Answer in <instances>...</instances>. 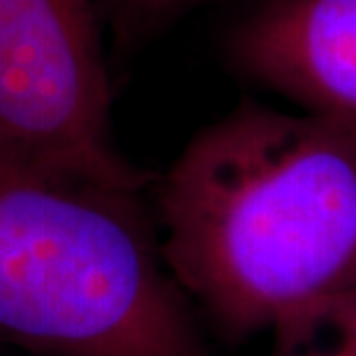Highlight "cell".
<instances>
[{"label": "cell", "mask_w": 356, "mask_h": 356, "mask_svg": "<svg viewBox=\"0 0 356 356\" xmlns=\"http://www.w3.org/2000/svg\"><path fill=\"white\" fill-rule=\"evenodd\" d=\"M97 0H0V162L144 192L118 151Z\"/></svg>", "instance_id": "obj_3"}, {"label": "cell", "mask_w": 356, "mask_h": 356, "mask_svg": "<svg viewBox=\"0 0 356 356\" xmlns=\"http://www.w3.org/2000/svg\"><path fill=\"white\" fill-rule=\"evenodd\" d=\"M209 3L213 0H97L104 31L120 54L139 51Z\"/></svg>", "instance_id": "obj_5"}, {"label": "cell", "mask_w": 356, "mask_h": 356, "mask_svg": "<svg viewBox=\"0 0 356 356\" xmlns=\"http://www.w3.org/2000/svg\"><path fill=\"white\" fill-rule=\"evenodd\" d=\"M280 356H343V352L338 350V345L329 340L326 345H319V347H310V343H305L296 350H287V352H280Z\"/></svg>", "instance_id": "obj_7"}, {"label": "cell", "mask_w": 356, "mask_h": 356, "mask_svg": "<svg viewBox=\"0 0 356 356\" xmlns=\"http://www.w3.org/2000/svg\"><path fill=\"white\" fill-rule=\"evenodd\" d=\"M225 51L248 79L356 144V0H254Z\"/></svg>", "instance_id": "obj_4"}, {"label": "cell", "mask_w": 356, "mask_h": 356, "mask_svg": "<svg viewBox=\"0 0 356 356\" xmlns=\"http://www.w3.org/2000/svg\"><path fill=\"white\" fill-rule=\"evenodd\" d=\"M153 192L169 273L227 336L296 350L356 298V144L319 120L241 102Z\"/></svg>", "instance_id": "obj_1"}, {"label": "cell", "mask_w": 356, "mask_h": 356, "mask_svg": "<svg viewBox=\"0 0 356 356\" xmlns=\"http://www.w3.org/2000/svg\"><path fill=\"white\" fill-rule=\"evenodd\" d=\"M324 336H331L343 356H356V298L331 317Z\"/></svg>", "instance_id": "obj_6"}, {"label": "cell", "mask_w": 356, "mask_h": 356, "mask_svg": "<svg viewBox=\"0 0 356 356\" xmlns=\"http://www.w3.org/2000/svg\"><path fill=\"white\" fill-rule=\"evenodd\" d=\"M139 197L0 162V343L35 356H209Z\"/></svg>", "instance_id": "obj_2"}]
</instances>
